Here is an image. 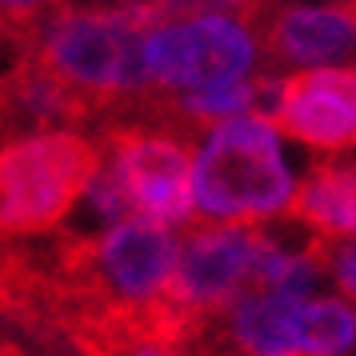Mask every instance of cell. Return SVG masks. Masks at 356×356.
Here are the masks:
<instances>
[{
    "label": "cell",
    "instance_id": "6da1fadb",
    "mask_svg": "<svg viewBox=\"0 0 356 356\" xmlns=\"http://www.w3.org/2000/svg\"><path fill=\"white\" fill-rule=\"evenodd\" d=\"M300 180L284 161L273 116H232L196 145V212L212 225H257L296 209Z\"/></svg>",
    "mask_w": 356,
    "mask_h": 356
},
{
    "label": "cell",
    "instance_id": "7a4b0ae2",
    "mask_svg": "<svg viewBox=\"0 0 356 356\" xmlns=\"http://www.w3.org/2000/svg\"><path fill=\"white\" fill-rule=\"evenodd\" d=\"M145 20L120 0L113 8H60L36 33V60L97 113L152 92L145 68Z\"/></svg>",
    "mask_w": 356,
    "mask_h": 356
},
{
    "label": "cell",
    "instance_id": "3957f363",
    "mask_svg": "<svg viewBox=\"0 0 356 356\" xmlns=\"http://www.w3.org/2000/svg\"><path fill=\"white\" fill-rule=\"evenodd\" d=\"M180 260V241L168 225L129 216L116 220L92 241H76L65 248L60 284L81 300L88 321L140 312L161 305Z\"/></svg>",
    "mask_w": 356,
    "mask_h": 356
},
{
    "label": "cell",
    "instance_id": "277c9868",
    "mask_svg": "<svg viewBox=\"0 0 356 356\" xmlns=\"http://www.w3.org/2000/svg\"><path fill=\"white\" fill-rule=\"evenodd\" d=\"M100 148L72 129L24 132L0 145V236H36L88 193Z\"/></svg>",
    "mask_w": 356,
    "mask_h": 356
},
{
    "label": "cell",
    "instance_id": "5b68a950",
    "mask_svg": "<svg viewBox=\"0 0 356 356\" xmlns=\"http://www.w3.org/2000/svg\"><path fill=\"white\" fill-rule=\"evenodd\" d=\"M244 13H184L145 33V68L156 92L188 97L260 76V40Z\"/></svg>",
    "mask_w": 356,
    "mask_h": 356
},
{
    "label": "cell",
    "instance_id": "8992f818",
    "mask_svg": "<svg viewBox=\"0 0 356 356\" xmlns=\"http://www.w3.org/2000/svg\"><path fill=\"white\" fill-rule=\"evenodd\" d=\"M100 164L120 184L132 216L184 225L196 212V152L168 120L148 113L120 116L100 140Z\"/></svg>",
    "mask_w": 356,
    "mask_h": 356
},
{
    "label": "cell",
    "instance_id": "52a82bcc",
    "mask_svg": "<svg viewBox=\"0 0 356 356\" xmlns=\"http://www.w3.org/2000/svg\"><path fill=\"white\" fill-rule=\"evenodd\" d=\"M268 241L273 232L257 225H209L200 232H188L164 300L193 324H200L216 308L236 300L248 289V280H260V260L268 252Z\"/></svg>",
    "mask_w": 356,
    "mask_h": 356
},
{
    "label": "cell",
    "instance_id": "ba28073f",
    "mask_svg": "<svg viewBox=\"0 0 356 356\" xmlns=\"http://www.w3.org/2000/svg\"><path fill=\"white\" fill-rule=\"evenodd\" d=\"M280 132L312 152H353L356 148V65L296 68L280 81L273 104Z\"/></svg>",
    "mask_w": 356,
    "mask_h": 356
},
{
    "label": "cell",
    "instance_id": "9c48e42d",
    "mask_svg": "<svg viewBox=\"0 0 356 356\" xmlns=\"http://www.w3.org/2000/svg\"><path fill=\"white\" fill-rule=\"evenodd\" d=\"M292 216L316 236H356V161L316 164L300 180Z\"/></svg>",
    "mask_w": 356,
    "mask_h": 356
},
{
    "label": "cell",
    "instance_id": "30bf717a",
    "mask_svg": "<svg viewBox=\"0 0 356 356\" xmlns=\"http://www.w3.org/2000/svg\"><path fill=\"white\" fill-rule=\"evenodd\" d=\"M324 273L348 300H356V236H321Z\"/></svg>",
    "mask_w": 356,
    "mask_h": 356
},
{
    "label": "cell",
    "instance_id": "8fae6325",
    "mask_svg": "<svg viewBox=\"0 0 356 356\" xmlns=\"http://www.w3.org/2000/svg\"><path fill=\"white\" fill-rule=\"evenodd\" d=\"M248 356H305V353H289V348H268V353H248Z\"/></svg>",
    "mask_w": 356,
    "mask_h": 356
},
{
    "label": "cell",
    "instance_id": "7c38bea8",
    "mask_svg": "<svg viewBox=\"0 0 356 356\" xmlns=\"http://www.w3.org/2000/svg\"><path fill=\"white\" fill-rule=\"evenodd\" d=\"M0 356H20V353L13 348V344H8V340H0Z\"/></svg>",
    "mask_w": 356,
    "mask_h": 356
},
{
    "label": "cell",
    "instance_id": "4fadbf2b",
    "mask_svg": "<svg viewBox=\"0 0 356 356\" xmlns=\"http://www.w3.org/2000/svg\"><path fill=\"white\" fill-rule=\"evenodd\" d=\"M248 4H252V8H264V4H268V0H248Z\"/></svg>",
    "mask_w": 356,
    "mask_h": 356
}]
</instances>
